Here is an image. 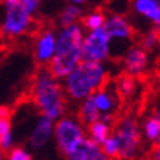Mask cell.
I'll return each instance as SVG.
<instances>
[{
	"label": "cell",
	"instance_id": "obj_20",
	"mask_svg": "<svg viewBox=\"0 0 160 160\" xmlns=\"http://www.w3.org/2000/svg\"><path fill=\"white\" fill-rule=\"evenodd\" d=\"M82 25L84 29H87V31H91V29H98V28H103V25H104V21H106V15L104 12L100 9H96V10H91V12H88L87 15H82Z\"/></svg>",
	"mask_w": 160,
	"mask_h": 160
},
{
	"label": "cell",
	"instance_id": "obj_21",
	"mask_svg": "<svg viewBox=\"0 0 160 160\" xmlns=\"http://www.w3.org/2000/svg\"><path fill=\"white\" fill-rule=\"evenodd\" d=\"M100 146H102V150L104 151L110 159H118V157H119L121 142H119V140H118V137L115 135V134H110Z\"/></svg>",
	"mask_w": 160,
	"mask_h": 160
},
{
	"label": "cell",
	"instance_id": "obj_1",
	"mask_svg": "<svg viewBox=\"0 0 160 160\" xmlns=\"http://www.w3.org/2000/svg\"><path fill=\"white\" fill-rule=\"evenodd\" d=\"M85 29L79 22L60 27L56 32V49L50 60L49 71L56 79L62 81L82 60V38Z\"/></svg>",
	"mask_w": 160,
	"mask_h": 160
},
{
	"label": "cell",
	"instance_id": "obj_26",
	"mask_svg": "<svg viewBox=\"0 0 160 160\" xmlns=\"http://www.w3.org/2000/svg\"><path fill=\"white\" fill-rule=\"evenodd\" d=\"M0 118H10V109L8 106L0 104Z\"/></svg>",
	"mask_w": 160,
	"mask_h": 160
},
{
	"label": "cell",
	"instance_id": "obj_13",
	"mask_svg": "<svg viewBox=\"0 0 160 160\" xmlns=\"http://www.w3.org/2000/svg\"><path fill=\"white\" fill-rule=\"evenodd\" d=\"M66 160H113L102 150V146L90 140L88 137L82 138L73 150H71L66 156Z\"/></svg>",
	"mask_w": 160,
	"mask_h": 160
},
{
	"label": "cell",
	"instance_id": "obj_27",
	"mask_svg": "<svg viewBox=\"0 0 160 160\" xmlns=\"http://www.w3.org/2000/svg\"><path fill=\"white\" fill-rule=\"evenodd\" d=\"M88 0H69V3H73V5H78V6H82L85 5Z\"/></svg>",
	"mask_w": 160,
	"mask_h": 160
},
{
	"label": "cell",
	"instance_id": "obj_9",
	"mask_svg": "<svg viewBox=\"0 0 160 160\" xmlns=\"http://www.w3.org/2000/svg\"><path fill=\"white\" fill-rule=\"evenodd\" d=\"M103 29L106 31L109 38L113 41H129L134 37V27L131 21L122 13H110L106 15V21L103 25Z\"/></svg>",
	"mask_w": 160,
	"mask_h": 160
},
{
	"label": "cell",
	"instance_id": "obj_3",
	"mask_svg": "<svg viewBox=\"0 0 160 160\" xmlns=\"http://www.w3.org/2000/svg\"><path fill=\"white\" fill-rule=\"evenodd\" d=\"M32 100L41 115L53 121L66 113V96L62 84L49 71H40L32 84Z\"/></svg>",
	"mask_w": 160,
	"mask_h": 160
},
{
	"label": "cell",
	"instance_id": "obj_10",
	"mask_svg": "<svg viewBox=\"0 0 160 160\" xmlns=\"http://www.w3.org/2000/svg\"><path fill=\"white\" fill-rule=\"evenodd\" d=\"M56 49V32L53 29H43L34 41V59L41 66H47L54 56Z\"/></svg>",
	"mask_w": 160,
	"mask_h": 160
},
{
	"label": "cell",
	"instance_id": "obj_28",
	"mask_svg": "<svg viewBox=\"0 0 160 160\" xmlns=\"http://www.w3.org/2000/svg\"><path fill=\"white\" fill-rule=\"evenodd\" d=\"M153 160H160V150L159 148L153 151Z\"/></svg>",
	"mask_w": 160,
	"mask_h": 160
},
{
	"label": "cell",
	"instance_id": "obj_2",
	"mask_svg": "<svg viewBox=\"0 0 160 160\" xmlns=\"http://www.w3.org/2000/svg\"><path fill=\"white\" fill-rule=\"evenodd\" d=\"M109 71L106 63L82 59L63 78V92L72 102H81L107 82Z\"/></svg>",
	"mask_w": 160,
	"mask_h": 160
},
{
	"label": "cell",
	"instance_id": "obj_29",
	"mask_svg": "<svg viewBox=\"0 0 160 160\" xmlns=\"http://www.w3.org/2000/svg\"><path fill=\"white\" fill-rule=\"evenodd\" d=\"M0 160H5V151L0 148Z\"/></svg>",
	"mask_w": 160,
	"mask_h": 160
},
{
	"label": "cell",
	"instance_id": "obj_22",
	"mask_svg": "<svg viewBox=\"0 0 160 160\" xmlns=\"http://www.w3.org/2000/svg\"><path fill=\"white\" fill-rule=\"evenodd\" d=\"M159 46V28H153L150 31H147L142 40H141V47L146 49L147 52H151L154 50L156 47Z\"/></svg>",
	"mask_w": 160,
	"mask_h": 160
},
{
	"label": "cell",
	"instance_id": "obj_6",
	"mask_svg": "<svg viewBox=\"0 0 160 160\" xmlns=\"http://www.w3.org/2000/svg\"><path fill=\"white\" fill-rule=\"evenodd\" d=\"M115 135L121 142L119 157L123 160H132L138 154L141 147V128L135 118L123 116L116 123Z\"/></svg>",
	"mask_w": 160,
	"mask_h": 160
},
{
	"label": "cell",
	"instance_id": "obj_4",
	"mask_svg": "<svg viewBox=\"0 0 160 160\" xmlns=\"http://www.w3.org/2000/svg\"><path fill=\"white\" fill-rule=\"evenodd\" d=\"M40 3L41 0H3L5 13L0 24L2 35L13 40L27 34L40 10Z\"/></svg>",
	"mask_w": 160,
	"mask_h": 160
},
{
	"label": "cell",
	"instance_id": "obj_12",
	"mask_svg": "<svg viewBox=\"0 0 160 160\" xmlns=\"http://www.w3.org/2000/svg\"><path fill=\"white\" fill-rule=\"evenodd\" d=\"M53 128H54V121L52 118L40 115L34 128L31 129V134H29L28 138L29 147L34 148V150L44 148L53 138Z\"/></svg>",
	"mask_w": 160,
	"mask_h": 160
},
{
	"label": "cell",
	"instance_id": "obj_11",
	"mask_svg": "<svg viewBox=\"0 0 160 160\" xmlns=\"http://www.w3.org/2000/svg\"><path fill=\"white\" fill-rule=\"evenodd\" d=\"M91 100L100 115H115L121 106L119 94L115 87H106V84L91 94Z\"/></svg>",
	"mask_w": 160,
	"mask_h": 160
},
{
	"label": "cell",
	"instance_id": "obj_18",
	"mask_svg": "<svg viewBox=\"0 0 160 160\" xmlns=\"http://www.w3.org/2000/svg\"><path fill=\"white\" fill-rule=\"evenodd\" d=\"M116 91L119 94V97H125V98L135 97L137 92H138V84H137L135 78L131 77V75L121 77L116 82Z\"/></svg>",
	"mask_w": 160,
	"mask_h": 160
},
{
	"label": "cell",
	"instance_id": "obj_7",
	"mask_svg": "<svg viewBox=\"0 0 160 160\" xmlns=\"http://www.w3.org/2000/svg\"><path fill=\"white\" fill-rule=\"evenodd\" d=\"M112 56V40L103 28L91 29L84 34L82 59L106 63Z\"/></svg>",
	"mask_w": 160,
	"mask_h": 160
},
{
	"label": "cell",
	"instance_id": "obj_5",
	"mask_svg": "<svg viewBox=\"0 0 160 160\" xmlns=\"http://www.w3.org/2000/svg\"><path fill=\"white\" fill-rule=\"evenodd\" d=\"M85 137H87L85 125L78 118H71L63 115L62 118L54 121L52 140L54 141L59 153L62 156H66L71 150H73Z\"/></svg>",
	"mask_w": 160,
	"mask_h": 160
},
{
	"label": "cell",
	"instance_id": "obj_16",
	"mask_svg": "<svg viewBox=\"0 0 160 160\" xmlns=\"http://www.w3.org/2000/svg\"><path fill=\"white\" fill-rule=\"evenodd\" d=\"M82 15H84L82 6L68 3L60 10V13H59V24H60V27H66V25L79 22L81 18H82Z\"/></svg>",
	"mask_w": 160,
	"mask_h": 160
},
{
	"label": "cell",
	"instance_id": "obj_14",
	"mask_svg": "<svg viewBox=\"0 0 160 160\" xmlns=\"http://www.w3.org/2000/svg\"><path fill=\"white\" fill-rule=\"evenodd\" d=\"M135 15L159 28L160 25V0H131Z\"/></svg>",
	"mask_w": 160,
	"mask_h": 160
},
{
	"label": "cell",
	"instance_id": "obj_23",
	"mask_svg": "<svg viewBox=\"0 0 160 160\" xmlns=\"http://www.w3.org/2000/svg\"><path fill=\"white\" fill-rule=\"evenodd\" d=\"M8 160H32V154L24 147H12L8 151Z\"/></svg>",
	"mask_w": 160,
	"mask_h": 160
},
{
	"label": "cell",
	"instance_id": "obj_25",
	"mask_svg": "<svg viewBox=\"0 0 160 160\" xmlns=\"http://www.w3.org/2000/svg\"><path fill=\"white\" fill-rule=\"evenodd\" d=\"M12 132V122L9 118H0V137Z\"/></svg>",
	"mask_w": 160,
	"mask_h": 160
},
{
	"label": "cell",
	"instance_id": "obj_8",
	"mask_svg": "<svg viewBox=\"0 0 160 160\" xmlns=\"http://www.w3.org/2000/svg\"><path fill=\"white\" fill-rule=\"evenodd\" d=\"M148 63H150L148 52L146 49H142L141 46L128 47L126 52L123 53V58H122V65L125 69V73L134 78L144 75L148 69Z\"/></svg>",
	"mask_w": 160,
	"mask_h": 160
},
{
	"label": "cell",
	"instance_id": "obj_17",
	"mask_svg": "<svg viewBox=\"0 0 160 160\" xmlns=\"http://www.w3.org/2000/svg\"><path fill=\"white\" fill-rule=\"evenodd\" d=\"M142 135L146 137L150 142H157L160 138V118H159V112L148 116L142 123L141 128Z\"/></svg>",
	"mask_w": 160,
	"mask_h": 160
},
{
	"label": "cell",
	"instance_id": "obj_15",
	"mask_svg": "<svg viewBox=\"0 0 160 160\" xmlns=\"http://www.w3.org/2000/svg\"><path fill=\"white\" fill-rule=\"evenodd\" d=\"M87 126L88 128L85 129L87 137L94 142H97V144H102L103 141L112 134V123L104 121V119H100V118Z\"/></svg>",
	"mask_w": 160,
	"mask_h": 160
},
{
	"label": "cell",
	"instance_id": "obj_19",
	"mask_svg": "<svg viewBox=\"0 0 160 160\" xmlns=\"http://www.w3.org/2000/svg\"><path fill=\"white\" fill-rule=\"evenodd\" d=\"M79 103H81L79 104V121L82 122L84 125H90L91 122L97 121L98 118H100V113H98V110L94 106V103L91 100V96L81 100Z\"/></svg>",
	"mask_w": 160,
	"mask_h": 160
},
{
	"label": "cell",
	"instance_id": "obj_24",
	"mask_svg": "<svg viewBox=\"0 0 160 160\" xmlns=\"http://www.w3.org/2000/svg\"><path fill=\"white\" fill-rule=\"evenodd\" d=\"M13 146H15V141H13L12 132H8V134L0 137V148L3 151H9Z\"/></svg>",
	"mask_w": 160,
	"mask_h": 160
}]
</instances>
